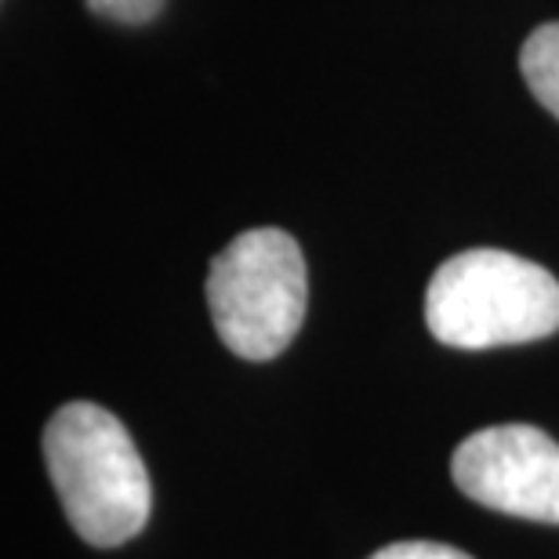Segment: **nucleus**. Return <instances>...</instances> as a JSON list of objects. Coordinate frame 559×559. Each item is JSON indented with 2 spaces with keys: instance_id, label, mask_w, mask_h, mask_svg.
<instances>
[{
  "instance_id": "2",
  "label": "nucleus",
  "mask_w": 559,
  "mask_h": 559,
  "mask_svg": "<svg viewBox=\"0 0 559 559\" xmlns=\"http://www.w3.org/2000/svg\"><path fill=\"white\" fill-rule=\"evenodd\" d=\"M425 323L451 349H495L559 331V280L498 248L447 259L425 290Z\"/></svg>"
},
{
  "instance_id": "3",
  "label": "nucleus",
  "mask_w": 559,
  "mask_h": 559,
  "mask_svg": "<svg viewBox=\"0 0 559 559\" xmlns=\"http://www.w3.org/2000/svg\"><path fill=\"white\" fill-rule=\"evenodd\" d=\"M207 306L218 338L240 360H273L295 342L309 306V273L284 229H248L211 262Z\"/></svg>"
},
{
  "instance_id": "1",
  "label": "nucleus",
  "mask_w": 559,
  "mask_h": 559,
  "mask_svg": "<svg viewBox=\"0 0 559 559\" xmlns=\"http://www.w3.org/2000/svg\"><path fill=\"white\" fill-rule=\"evenodd\" d=\"M44 462L70 527L117 549L150 523V473L124 421L98 404H66L44 429Z\"/></svg>"
},
{
  "instance_id": "4",
  "label": "nucleus",
  "mask_w": 559,
  "mask_h": 559,
  "mask_svg": "<svg viewBox=\"0 0 559 559\" xmlns=\"http://www.w3.org/2000/svg\"><path fill=\"white\" fill-rule=\"evenodd\" d=\"M454 484L476 506L559 523V443L534 425H490L454 451Z\"/></svg>"
},
{
  "instance_id": "6",
  "label": "nucleus",
  "mask_w": 559,
  "mask_h": 559,
  "mask_svg": "<svg viewBox=\"0 0 559 559\" xmlns=\"http://www.w3.org/2000/svg\"><path fill=\"white\" fill-rule=\"evenodd\" d=\"M87 8H92L95 15H103V19L131 22V26H139V22H150V19L160 15L164 0H87Z\"/></svg>"
},
{
  "instance_id": "7",
  "label": "nucleus",
  "mask_w": 559,
  "mask_h": 559,
  "mask_svg": "<svg viewBox=\"0 0 559 559\" xmlns=\"http://www.w3.org/2000/svg\"><path fill=\"white\" fill-rule=\"evenodd\" d=\"M371 559H473V556L457 552L451 545H440V542H400V545H389V549H378Z\"/></svg>"
},
{
  "instance_id": "5",
  "label": "nucleus",
  "mask_w": 559,
  "mask_h": 559,
  "mask_svg": "<svg viewBox=\"0 0 559 559\" xmlns=\"http://www.w3.org/2000/svg\"><path fill=\"white\" fill-rule=\"evenodd\" d=\"M520 70L534 98L559 120V22H545L531 33L520 51Z\"/></svg>"
}]
</instances>
